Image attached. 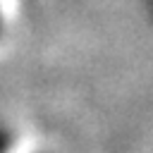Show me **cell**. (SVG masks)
Listing matches in <instances>:
<instances>
[{
    "instance_id": "cell-2",
    "label": "cell",
    "mask_w": 153,
    "mask_h": 153,
    "mask_svg": "<svg viewBox=\"0 0 153 153\" xmlns=\"http://www.w3.org/2000/svg\"><path fill=\"white\" fill-rule=\"evenodd\" d=\"M0 31H2V14H0Z\"/></svg>"
},
{
    "instance_id": "cell-1",
    "label": "cell",
    "mask_w": 153,
    "mask_h": 153,
    "mask_svg": "<svg viewBox=\"0 0 153 153\" xmlns=\"http://www.w3.org/2000/svg\"><path fill=\"white\" fill-rule=\"evenodd\" d=\"M12 143H14V134H12V129H10L5 122H0V153H10Z\"/></svg>"
}]
</instances>
